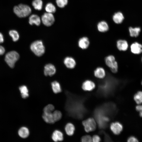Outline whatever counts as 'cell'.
I'll list each match as a JSON object with an SVG mask.
<instances>
[{"label":"cell","mask_w":142,"mask_h":142,"mask_svg":"<svg viewBox=\"0 0 142 142\" xmlns=\"http://www.w3.org/2000/svg\"></svg>","instance_id":"obj_40"},{"label":"cell","mask_w":142,"mask_h":142,"mask_svg":"<svg viewBox=\"0 0 142 142\" xmlns=\"http://www.w3.org/2000/svg\"><path fill=\"white\" fill-rule=\"evenodd\" d=\"M45 9L47 12L53 14L55 12L56 10L55 6L51 3H47L45 6Z\"/></svg>","instance_id":"obj_25"},{"label":"cell","mask_w":142,"mask_h":142,"mask_svg":"<svg viewBox=\"0 0 142 142\" xmlns=\"http://www.w3.org/2000/svg\"><path fill=\"white\" fill-rule=\"evenodd\" d=\"M41 22L45 26H51L54 22L55 19L53 13L46 12L42 16L41 18Z\"/></svg>","instance_id":"obj_4"},{"label":"cell","mask_w":142,"mask_h":142,"mask_svg":"<svg viewBox=\"0 0 142 142\" xmlns=\"http://www.w3.org/2000/svg\"><path fill=\"white\" fill-rule=\"evenodd\" d=\"M13 11L17 16L22 18L27 17L31 13L32 10L29 6L20 4L13 7Z\"/></svg>","instance_id":"obj_1"},{"label":"cell","mask_w":142,"mask_h":142,"mask_svg":"<svg viewBox=\"0 0 142 142\" xmlns=\"http://www.w3.org/2000/svg\"><path fill=\"white\" fill-rule=\"evenodd\" d=\"M52 115L55 122L59 121L62 116L61 112L57 110H54L52 113Z\"/></svg>","instance_id":"obj_28"},{"label":"cell","mask_w":142,"mask_h":142,"mask_svg":"<svg viewBox=\"0 0 142 142\" xmlns=\"http://www.w3.org/2000/svg\"><path fill=\"white\" fill-rule=\"evenodd\" d=\"M110 129L114 134H118L122 130L123 126L120 123L116 122L111 124Z\"/></svg>","instance_id":"obj_18"},{"label":"cell","mask_w":142,"mask_h":142,"mask_svg":"<svg viewBox=\"0 0 142 142\" xmlns=\"http://www.w3.org/2000/svg\"><path fill=\"white\" fill-rule=\"evenodd\" d=\"M81 141L83 142H91L92 141V138L90 136L87 135L82 138Z\"/></svg>","instance_id":"obj_32"},{"label":"cell","mask_w":142,"mask_h":142,"mask_svg":"<svg viewBox=\"0 0 142 142\" xmlns=\"http://www.w3.org/2000/svg\"><path fill=\"white\" fill-rule=\"evenodd\" d=\"M105 61L106 65L110 69L118 65L115 57L111 55L106 56L105 58Z\"/></svg>","instance_id":"obj_6"},{"label":"cell","mask_w":142,"mask_h":142,"mask_svg":"<svg viewBox=\"0 0 142 142\" xmlns=\"http://www.w3.org/2000/svg\"><path fill=\"white\" fill-rule=\"evenodd\" d=\"M19 136L22 138H25L29 136V131L28 129L25 127H22L18 131Z\"/></svg>","instance_id":"obj_21"},{"label":"cell","mask_w":142,"mask_h":142,"mask_svg":"<svg viewBox=\"0 0 142 142\" xmlns=\"http://www.w3.org/2000/svg\"><path fill=\"white\" fill-rule=\"evenodd\" d=\"M32 5L35 9L40 11L42 8L43 2L42 0H33L32 2Z\"/></svg>","instance_id":"obj_24"},{"label":"cell","mask_w":142,"mask_h":142,"mask_svg":"<svg viewBox=\"0 0 142 142\" xmlns=\"http://www.w3.org/2000/svg\"><path fill=\"white\" fill-rule=\"evenodd\" d=\"M92 141L94 142H98L100 140L99 137L97 135H94L93 136L92 138Z\"/></svg>","instance_id":"obj_34"},{"label":"cell","mask_w":142,"mask_h":142,"mask_svg":"<svg viewBox=\"0 0 142 142\" xmlns=\"http://www.w3.org/2000/svg\"><path fill=\"white\" fill-rule=\"evenodd\" d=\"M105 140L106 141H110L111 140L109 136L107 135H105Z\"/></svg>","instance_id":"obj_38"},{"label":"cell","mask_w":142,"mask_h":142,"mask_svg":"<svg viewBox=\"0 0 142 142\" xmlns=\"http://www.w3.org/2000/svg\"><path fill=\"white\" fill-rule=\"evenodd\" d=\"M130 35L132 37H137L139 34L140 28L139 27L133 28L130 27L129 29Z\"/></svg>","instance_id":"obj_23"},{"label":"cell","mask_w":142,"mask_h":142,"mask_svg":"<svg viewBox=\"0 0 142 142\" xmlns=\"http://www.w3.org/2000/svg\"><path fill=\"white\" fill-rule=\"evenodd\" d=\"M55 107L52 104H49L45 106L43 109V113H52L54 110Z\"/></svg>","instance_id":"obj_30"},{"label":"cell","mask_w":142,"mask_h":142,"mask_svg":"<svg viewBox=\"0 0 142 142\" xmlns=\"http://www.w3.org/2000/svg\"><path fill=\"white\" fill-rule=\"evenodd\" d=\"M56 72V68L52 64H48L44 66V73L46 76H52L55 74Z\"/></svg>","instance_id":"obj_7"},{"label":"cell","mask_w":142,"mask_h":142,"mask_svg":"<svg viewBox=\"0 0 142 142\" xmlns=\"http://www.w3.org/2000/svg\"><path fill=\"white\" fill-rule=\"evenodd\" d=\"M128 141L129 142H138V141L135 137L131 136L128 138Z\"/></svg>","instance_id":"obj_35"},{"label":"cell","mask_w":142,"mask_h":142,"mask_svg":"<svg viewBox=\"0 0 142 142\" xmlns=\"http://www.w3.org/2000/svg\"><path fill=\"white\" fill-rule=\"evenodd\" d=\"M94 74L96 78L102 79L106 76V72L104 69L101 67L97 68L94 71Z\"/></svg>","instance_id":"obj_16"},{"label":"cell","mask_w":142,"mask_h":142,"mask_svg":"<svg viewBox=\"0 0 142 142\" xmlns=\"http://www.w3.org/2000/svg\"><path fill=\"white\" fill-rule=\"evenodd\" d=\"M130 48L131 52L134 54H139L142 53V45L137 42L133 43Z\"/></svg>","instance_id":"obj_8"},{"label":"cell","mask_w":142,"mask_h":142,"mask_svg":"<svg viewBox=\"0 0 142 142\" xmlns=\"http://www.w3.org/2000/svg\"><path fill=\"white\" fill-rule=\"evenodd\" d=\"M95 87V83L90 80H87L83 83L82 88L85 91H90L93 89Z\"/></svg>","instance_id":"obj_17"},{"label":"cell","mask_w":142,"mask_h":142,"mask_svg":"<svg viewBox=\"0 0 142 142\" xmlns=\"http://www.w3.org/2000/svg\"><path fill=\"white\" fill-rule=\"evenodd\" d=\"M82 124L87 132L93 131L95 130L96 127V122L92 118H89L84 121Z\"/></svg>","instance_id":"obj_5"},{"label":"cell","mask_w":142,"mask_h":142,"mask_svg":"<svg viewBox=\"0 0 142 142\" xmlns=\"http://www.w3.org/2000/svg\"><path fill=\"white\" fill-rule=\"evenodd\" d=\"M116 45L117 48L119 50L123 51H126L129 46L127 41L124 39L118 40L116 42Z\"/></svg>","instance_id":"obj_10"},{"label":"cell","mask_w":142,"mask_h":142,"mask_svg":"<svg viewBox=\"0 0 142 142\" xmlns=\"http://www.w3.org/2000/svg\"><path fill=\"white\" fill-rule=\"evenodd\" d=\"M68 0H56V3L57 6L60 8L64 7L68 4Z\"/></svg>","instance_id":"obj_31"},{"label":"cell","mask_w":142,"mask_h":142,"mask_svg":"<svg viewBox=\"0 0 142 142\" xmlns=\"http://www.w3.org/2000/svg\"><path fill=\"white\" fill-rule=\"evenodd\" d=\"M75 129L74 125L71 123H67L65 127V133L69 136H72L73 134Z\"/></svg>","instance_id":"obj_20"},{"label":"cell","mask_w":142,"mask_h":142,"mask_svg":"<svg viewBox=\"0 0 142 142\" xmlns=\"http://www.w3.org/2000/svg\"><path fill=\"white\" fill-rule=\"evenodd\" d=\"M64 63L65 66L69 69L74 68L76 65L75 60L71 57H68L65 58L64 60Z\"/></svg>","instance_id":"obj_12"},{"label":"cell","mask_w":142,"mask_h":142,"mask_svg":"<svg viewBox=\"0 0 142 142\" xmlns=\"http://www.w3.org/2000/svg\"><path fill=\"white\" fill-rule=\"evenodd\" d=\"M19 55L16 51H10L6 54L5 60L8 66L11 68L14 67L15 63L19 59Z\"/></svg>","instance_id":"obj_3"},{"label":"cell","mask_w":142,"mask_h":142,"mask_svg":"<svg viewBox=\"0 0 142 142\" xmlns=\"http://www.w3.org/2000/svg\"><path fill=\"white\" fill-rule=\"evenodd\" d=\"M134 99L136 103L139 104L142 103V91H139L134 95Z\"/></svg>","instance_id":"obj_29"},{"label":"cell","mask_w":142,"mask_h":142,"mask_svg":"<svg viewBox=\"0 0 142 142\" xmlns=\"http://www.w3.org/2000/svg\"><path fill=\"white\" fill-rule=\"evenodd\" d=\"M5 52L4 48L2 46L0 45V55H3Z\"/></svg>","instance_id":"obj_36"},{"label":"cell","mask_w":142,"mask_h":142,"mask_svg":"<svg viewBox=\"0 0 142 142\" xmlns=\"http://www.w3.org/2000/svg\"><path fill=\"white\" fill-rule=\"evenodd\" d=\"M141 84H142V82H141Z\"/></svg>","instance_id":"obj_39"},{"label":"cell","mask_w":142,"mask_h":142,"mask_svg":"<svg viewBox=\"0 0 142 142\" xmlns=\"http://www.w3.org/2000/svg\"><path fill=\"white\" fill-rule=\"evenodd\" d=\"M136 110L139 112L140 116L142 117V105H138L136 106Z\"/></svg>","instance_id":"obj_33"},{"label":"cell","mask_w":142,"mask_h":142,"mask_svg":"<svg viewBox=\"0 0 142 142\" xmlns=\"http://www.w3.org/2000/svg\"><path fill=\"white\" fill-rule=\"evenodd\" d=\"M30 49L36 56L40 57L43 55L45 52V48L43 42L40 40L34 41L31 45Z\"/></svg>","instance_id":"obj_2"},{"label":"cell","mask_w":142,"mask_h":142,"mask_svg":"<svg viewBox=\"0 0 142 142\" xmlns=\"http://www.w3.org/2000/svg\"><path fill=\"white\" fill-rule=\"evenodd\" d=\"M41 22V18L37 14H32L29 17L28 22L31 25L34 24L37 26H39Z\"/></svg>","instance_id":"obj_11"},{"label":"cell","mask_w":142,"mask_h":142,"mask_svg":"<svg viewBox=\"0 0 142 142\" xmlns=\"http://www.w3.org/2000/svg\"><path fill=\"white\" fill-rule=\"evenodd\" d=\"M51 138L54 142L62 141L63 140V135L60 131L58 130H55L53 132Z\"/></svg>","instance_id":"obj_15"},{"label":"cell","mask_w":142,"mask_h":142,"mask_svg":"<svg viewBox=\"0 0 142 142\" xmlns=\"http://www.w3.org/2000/svg\"><path fill=\"white\" fill-rule=\"evenodd\" d=\"M52 88L54 93L57 94L62 91L61 87L59 83L57 81H54L51 83Z\"/></svg>","instance_id":"obj_22"},{"label":"cell","mask_w":142,"mask_h":142,"mask_svg":"<svg viewBox=\"0 0 142 142\" xmlns=\"http://www.w3.org/2000/svg\"><path fill=\"white\" fill-rule=\"evenodd\" d=\"M97 27L98 31L102 33L107 32L109 29L108 23L104 21H102L99 22L97 24Z\"/></svg>","instance_id":"obj_13"},{"label":"cell","mask_w":142,"mask_h":142,"mask_svg":"<svg viewBox=\"0 0 142 142\" xmlns=\"http://www.w3.org/2000/svg\"><path fill=\"white\" fill-rule=\"evenodd\" d=\"M4 41L3 36L2 33L0 32V43H2Z\"/></svg>","instance_id":"obj_37"},{"label":"cell","mask_w":142,"mask_h":142,"mask_svg":"<svg viewBox=\"0 0 142 142\" xmlns=\"http://www.w3.org/2000/svg\"><path fill=\"white\" fill-rule=\"evenodd\" d=\"M78 43L79 48L83 49H85L89 47L90 42L89 38L84 36L79 39Z\"/></svg>","instance_id":"obj_9"},{"label":"cell","mask_w":142,"mask_h":142,"mask_svg":"<svg viewBox=\"0 0 142 142\" xmlns=\"http://www.w3.org/2000/svg\"><path fill=\"white\" fill-rule=\"evenodd\" d=\"M124 19V17L122 12H117L115 13L112 16V19L116 24H119L121 23Z\"/></svg>","instance_id":"obj_14"},{"label":"cell","mask_w":142,"mask_h":142,"mask_svg":"<svg viewBox=\"0 0 142 142\" xmlns=\"http://www.w3.org/2000/svg\"><path fill=\"white\" fill-rule=\"evenodd\" d=\"M9 36L14 42L17 41L19 38V34L18 32L15 30H11L9 32Z\"/></svg>","instance_id":"obj_27"},{"label":"cell","mask_w":142,"mask_h":142,"mask_svg":"<svg viewBox=\"0 0 142 142\" xmlns=\"http://www.w3.org/2000/svg\"><path fill=\"white\" fill-rule=\"evenodd\" d=\"M43 119L46 123L53 124L55 122L54 120L52 113H43L42 115Z\"/></svg>","instance_id":"obj_19"},{"label":"cell","mask_w":142,"mask_h":142,"mask_svg":"<svg viewBox=\"0 0 142 142\" xmlns=\"http://www.w3.org/2000/svg\"><path fill=\"white\" fill-rule=\"evenodd\" d=\"M19 89L23 98L25 99L29 97L28 90L26 86H22L19 87Z\"/></svg>","instance_id":"obj_26"}]
</instances>
